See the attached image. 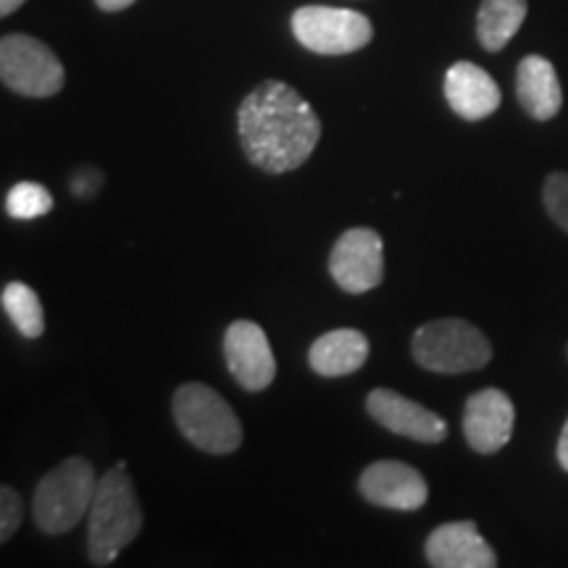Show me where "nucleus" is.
<instances>
[{
  "label": "nucleus",
  "mask_w": 568,
  "mask_h": 568,
  "mask_svg": "<svg viewBox=\"0 0 568 568\" xmlns=\"http://www.w3.org/2000/svg\"><path fill=\"white\" fill-rule=\"evenodd\" d=\"M240 145L266 174L295 172L322 140V119L287 82L266 80L245 95L237 111Z\"/></svg>",
  "instance_id": "obj_1"
},
{
  "label": "nucleus",
  "mask_w": 568,
  "mask_h": 568,
  "mask_svg": "<svg viewBox=\"0 0 568 568\" xmlns=\"http://www.w3.org/2000/svg\"><path fill=\"white\" fill-rule=\"evenodd\" d=\"M142 510L126 464H116L98 479L88 514V556L92 566H111L140 535Z\"/></svg>",
  "instance_id": "obj_2"
},
{
  "label": "nucleus",
  "mask_w": 568,
  "mask_h": 568,
  "mask_svg": "<svg viewBox=\"0 0 568 568\" xmlns=\"http://www.w3.org/2000/svg\"><path fill=\"white\" fill-rule=\"evenodd\" d=\"M95 468L88 458H67L38 481L32 500L34 524L42 535H67L90 514L95 497Z\"/></svg>",
  "instance_id": "obj_3"
},
{
  "label": "nucleus",
  "mask_w": 568,
  "mask_h": 568,
  "mask_svg": "<svg viewBox=\"0 0 568 568\" xmlns=\"http://www.w3.org/2000/svg\"><path fill=\"white\" fill-rule=\"evenodd\" d=\"M174 422L187 443L211 456H230L243 445V424L216 389L187 382L174 393Z\"/></svg>",
  "instance_id": "obj_4"
},
{
  "label": "nucleus",
  "mask_w": 568,
  "mask_h": 568,
  "mask_svg": "<svg viewBox=\"0 0 568 568\" xmlns=\"http://www.w3.org/2000/svg\"><path fill=\"white\" fill-rule=\"evenodd\" d=\"M416 364L435 374L479 372L493 358V345L479 326L464 318H437L418 326L410 339Z\"/></svg>",
  "instance_id": "obj_5"
},
{
  "label": "nucleus",
  "mask_w": 568,
  "mask_h": 568,
  "mask_svg": "<svg viewBox=\"0 0 568 568\" xmlns=\"http://www.w3.org/2000/svg\"><path fill=\"white\" fill-rule=\"evenodd\" d=\"M0 80L24 98L59 95L67 71L51 48L30 34H6L0 40Z\"/></svg>",
  "instance_id": "obj_6"
},
{
  "label": "nucleus",
  "mask_w": 568,
  "mask_h": 568,
  "mask_svg": "<svg viewBox=\"0 0 568 568\" xmlns=\"http://www.w3.org/2000/svg\"><path fill=\"white\" fill-rule=\"evenodd\" d=\"M295 40L318 55H347L374 40L372 19L353 9L301 6L290 19Z\"/></svg>",
  "instance_id": "obj_7"
},
{
  "label": "nucleus",
  "mask_w": 568,
  "mask_h": 568,
  "mask_svg": "<svg viewBox=\"0 0 568 568\" xmlns=\"http://www.w3.org/2000/svg\"><path fill=\"white\" fill-rule=\"evenodd\" d=\"M329 274L351 295L379 287L385 280V243L379 232L353 226L339 234L329 253Z\"/></svg>",
  "instance_id": "obj_8"
},
{
  "label": "nucleus",
  "mask_w": 568,
  "mask_h": 568,
  "mask_svg": "<svg viewBox=\"0 0 568 568\" xmlns=\"http://www.w3.org/2000/svg\"><path fill=\"white\" fill-rule=\"evenodd\" d=\"M224 358L226 368L240 387L247 393H261L274 382L276 358L268 345L264 326L247 318L232 322L224 335Z\"/></svg>",
  "instance_id": "obj_9"
},
{
  "label": "nucleus",
  "mask_w": 568,
  "mask_h": 568,
  "mask_svg": "<svg viewBox=\"0 0 568 568\" xmlns=\"http://www.w3.org/2000/svg\"><path fill=\"white\" fill-rule=\"evenodd\" d=\"M366 410L387 432L414 439V443L437 445L447 437V422L443 416L422 406V403L410 400L406 395L395 393V389H372L366 397Z\"/></svg>",
  "instance_id": "obj_10"
},
{
  "label": "nucleus",
  "mask_w": 568,
  "mask_h": 568,
  "mask_svg": "<svg viewBox=\"0 0 568 568\" xmlns=\"http://www.w3.org/2000/svg\"><path fill=\"white\" fill-rule=\"evenodd\" d=\"M358 493L366 503L387 510H410L424 508L429 500V485L414 466L400 464V460H376L364 468L358 479Z\"/></svg>",
  "instance_id": "obj_11"
},
{
  "label": "nucleus",
  "mask_w": 568,
  "mask_h": 568,
  "mask_svg": "<svg viewBox=\"0 0 568 568\" xmlns=\"http://www.w3.org/2000/svg\"><path fill=\"white\" fill-rule=\"evenodd\" d=\"M516 424L514 400L497 387L474 393L464 408V435L466 443L481 456H493L510 443Z\"/></svg>",
  "instance_id": "obj_12"
},
{
  "label": "nucleus",
  "mask_w": 568,
  "mask_h": 568,
  "mask_svg": "<svg viewBox=\"0 0 568 568\" xmlns=\"http://www.w3.org/2000/svg\"><path fill=\"white\" fill-rule=\"evenodd\" d=\"M426 560L435 568H493L497 566L495 550L479 535L474 521L443 524L426 537Z\"/></svg>",
  "instance_id": "obj_13"
},
{
  "label": "nucleus",
  "mask_w": 568,
  "mask_h": 568,
  "mask_svg": "<svg viewBox=\"0 0 568 568\" xmlns=\"http://www.w3.org/2000/svg\"><path fill=\"white\" fill-rule=\"evenodd\" d=\"M447 105L466 122H481L500 109V88L485 69L471 61H458L445 74Z\"/></svg>",
  "instance_id": "obj_14"
},
{
  "label": "nucleus",
  "mask_w": 568,
  "mask_h": 568,
  "mask_svg": "<svg viewBox=\"0 0 568 568\" xmlns=\"http://www.w3.org/2000/svg\"><path fill=\"white\" fill-rule=\"evenodd\" d=\"M516 98L537 122H550L564 109V88L558 71L545 55H527L516 69Z\"/></svg>",
  "instance_id": "obj_15"
},
{
  "label": "nucleus",
  "mask_w": 568,
  "mask_h": 568,
  "mask_svg": "<svg viewBox=\"0 0 568 568\" xmlns=\"http://www.w3.org/2000/svg\"><path fill=\"white\" fill-rule=\"evenodd\" d=\"M368 353L372 347L364 332L345 326V329L326 332L311 345L308 364L318 376H347L364 368Z\"/></svg>",
  "instance_id": "obj_16"
},
{
  "label": "nucleus",
  "mask_w": 568,
  "mask_h": 568,
  "mask_svg": "<svg viewBox=\"0 0 568 568\" xmlns=\"http://www.w3.org/2000/svg\"><path fill=\"white\" fill-rule=\"evenodd\" d=\"M527 0H481L477 13V38L489 53L503 51L527 19Z\"/></svg>",
  "instance_id": "obj_17"
},
{
  "label": "nucleus",
  "mask_w": 568,
  "mask_h": 568,
  "mask_svg": "<svg viewBox=\"0 0 568 568\" xmlns=\"http://www.w3.org/2000/svg\"><path fill=\"white\" fill-rule=\"evenodd\" d=\"M6 316L11 318L13 326L19 329L21 337L38 339L45 332V314H42V303L30 284L9 282L0 295Z\"/></svg>",
  "instance_id": "obj_18"
},
{
  "label": "nucleus",
  "mask_w": 568,
  "mask_h": 568,
  "mask_svg": "<svg viewBox=\"0 0 568 568\" xmlns=\"http://www.w3.org/2000/svg\"><path fill=\"white\" fill-rule=\"evenodd\" d=\"M53 211V195L38 182L13 184L6 195V213L17 222H30Z\"/></svg>",
  "instance_id": "obj_19"
},
{
  "label": "nucleus",
  "mask_w": 568,
  "mask_h": 568,
  "mask_svg": "<svg viewBox=\"0 0 568 568\" xmlns=\"http://www.w3.org/2000/svg\"><path fill=\"white\" fill-rule=\"evenodd\" d=\"M542 203L548 209L550 219L560 230L568 232V174L566 172H552L545 180L542 187Z\"/></svg>",
  "instance_id": "obj_20"
},
{
  "label": "nucleus",
  "mask_w": 568,
  "mask_h": 568,
  "mask_svg": "<svg viewBox=\"0 0 568 568\" xmlns=\"http://www.w3.org/2000/svg\"><path fill=\"white\" fill-rule=\"evenodd\" d=\"M21 516H24V506H21L19 493L3 485L0 487V542H9L17 535Z\"/></svg>",
  "instance_id": "obj_21"
},
{
  "label": "nucleus",
  "mask_w": 568,
  "mask_h": 568,
  "mask_svg": "<svg viewBox=\"0 0 568 568\" xmlns=\"http://www.w3.org/2000/svg\"><path fill=\"white\" fill-rule=\"evenodd\" d=\"M92 176H98V172H92V169H84V172L77 174V180L71 182V193H77L80 197H88L98 190V184L101 182H92Z\"/></svg>",
  "instance_id": "obj_22"
},
{
  "label": "nucleus",
  "mask_w": 568,
  "mask_h": 568,
  "mask_svg": "<svg viewBox=\"0 0 568 568\" xmlns=\"http://www.w3.org/2000/svg\"><path fill=\"white\" fill-rule=\"evenodd\" d=\"M558 464L564 471H568V418H566L564 429H560V437H558Z\"/></svg>",
  "instance_id": "obj_23"
},
{
  "label": "nucleus",
  "mask_w": 568,
  "mask_h": 568,
  "mask_svg": "<svg viewBox=\"0 0 568 568\" xmlns=\"http://www.w3.org/2000/svg\"><path fill=\"white\" fill-rule=\"evenodd\" d=\"M138 3V0H95V6L105 13H116V11H124L130 9V6Z\"/></svg>",
  "instance_id": "obj_24"
},
{
  "label": "nucleus",
  "mask_w": 568,
  "mask_h": 568,
  "mask_svg": "<svg viewBox=\"0 0 568 568\" xmlns=\"http://www.w3.org/2000/svg\"><path fill=\"white\" fill-rule=\"evenodd\" d=\"M24 3L27 0H0V17H11V13H17Z\"/></svg>",
  "instance_id": "obj_25"
}]
</instances>
